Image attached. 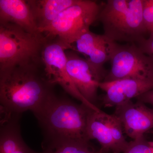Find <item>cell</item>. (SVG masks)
I'll list each match as a JSON object with an SVG mask.
<instances>
[{
	"label": "cell",
	"mask_w": 153,
	"mask_h": 153,
	"mask_svg": "<svg viewBox=\"0 0 153 153\" xmlns=\"http://www.w3.org/2000/svg\"><path fill=\"white\" fill-rule=\"evenodd\" d=\"M152 153H153V142H152Z\"/></svg>",
	"instance_id": "21"
},
{
	"label": "cell",
	"mask_w": 153,
	"mask_h": 153,
	"mask_svg": "<svg viewBox=\"0 0 153 153\" xmlns=\"http://www.w3.org/2000/svg\"><path fill=\"white\" fill-rule=\"evenodd\" d=\"M78 0H29L40 33Z\"/></svg>",
	"instance_id": "15"
},
{
	"label": "cell",
	"mask_w": 153,
	"mask_h": 153,
	"mask_svg": "<svg viewBox=\"0 0 153 153\" xmlns=\"http://www.w3.org/2000/svg\"><path fill=\"white\" fill-rule=\"evenodd\" d=\"M118 44L104 34L89 31L79 36L71 46V49L85 56V59L98 69L110 61Z\"/></svg>",
	"instance_id": "12"
},
{
	"label": "cell",
	"mask_w": 153,
	"mask_h": 153,
	"mask_svg": "<svg viewBox=\"0 0 153 153\" xmlns=\"http://www.w3.org/2000/svg\"><path fill=\"white\" fill-rule=\"evenodd\" d=\"M67 49L57 39L47 40L41 53V64L44 74L50 84L60 85L65 91L82 104L94 111L100 109L86 100L79 93L66 68Z\"/></svg>",
	"instance_id": "6"
},
{
	"label": "cell",
	"mask_w": 153,
	"mask_h": 153,
	"mask_svg": "<svg viewBox=\"0 0 153 153\" xmlns=\"http://www.w3.org/2000/svg\"><path fill=\"white\" fill-rule=\"evenodd\" d=\"M143 0H108L102 4L97 21L104 35L115 42L137 44L148 33L143 19Z\"/></svg>",
	"instance_id": "3"
},
{
	"label": "cell",
	"mask_w": 153,
	"mask_h": 153,
	"mask_svg": "<svg viewBox=\"0 0 153 153\" xmlns=\"http://www.w3.org/2000/svg\"><path fill=\"white\" fill-rule=\"evenodd\" d=\"M86 132L89 140H96L99 143L101 153H122L128 144L118 118L100 109H90Z\"/></svg>",
	"instance_id": "8"
},
{
	"label": "cell",
	"mask_w": 153,
	"mask_h": 153,
	"mask_svg": "<svg viewBox=\"0 0 153 153\" xmlns=\"http://www.w3.org/2000/svg\"><path fill=\"white\" fill-rule=\"evenodd\" d=\"M40 64L17 65L0 71L1 108L22 114L35 113L54 94L53 85L39 68Z\"/></svg>",
	"instance_id": "1"
},
{
	"label": "cell",
	"mask_w": 153,
	"mask_h": 153,
	"mask_svg": "<svg viewBox=\"0 0 153 153\" xmlns=\"http://www.w3.org/2000/svg\"><path fill=\"white\" fill-rule=\"evenodd\" d=\"M114 114L120 120L123 132L133 140L153 128V108L142 102L130 101L116 107Z\"/></svg>",
	"instance_id": "11"
},
{
	"label": "cell",
	"mask_w": 153,
	"mask_h": 153,
	"mask_svg": "<svg viewBox=\"0 0 153 153\" xmlns=\"http://www.w3.org/2000/svg\"><path fill=\"white\" fill-rule=\"evenodd\" d=\"M101 6L96 1L78 0L60 13L41 33L46 39H57L66 49H71L76 39L90 31L91 26L97 21Z\"/></svg>",
	"instance_id": "5"
},
{
	"label": "cell",
	"mask_w": 153,
	"mask_h": 153,
	"mask_svg": "<svg viewBox=\"0 0 153 153\" xmlns=\"http://www.w3.org/2000/svg\"><path fill=\"white\" fill-rule=\"evenodd\" d=\"M99 88L105 92L102 97L104 106L116 107L153 89V79L126 78L102 81Z\"/></svg>",
	"instance_id": "10"
},
{
	"label": "cell",
	"mask_w": 153,
	"mask_h": 153,
	"mask_svg": "<svg viewBox=\"0 0 153 153\" xmlns=\"http://www.w3.org/2000/svg\"><path fill=\"white\" fill-rule=\"evenodd\" d=\"M22 115L1 109L0 153H48L33 150L24 141L20 124Z\"/></svg>",
	"instance_id": "13"
},
{
	"label": "cell",
	"mask_w": 153,
	"mask_h": 153,
	"mask_svg": "<svg viewBox=\"0 0 153 153\" xmlns=\"http://www.w3.org/2000/svg\"><path fill=\"white\" fill-rule=\"evenodd\" d=\"M91 108L52 94L34 113L43 133V150L72 141L89 142L86 128Z\"/></svg>",
	"instance_id": "2"
},
{
	"label": "cell",
	"mask_w": 153,
	"mask_h": 153,
	"mask_svg": "<svg viewBox=\"0 0 153 153\" xmlns=\"http://www.w3.org/2000/svg\"><path fill=\"white\" fill-rule=\"evenodd\" d=\"M8 23L16 25L29 33H41L29 0H0V24Z\"/></svg>",
	"instance_id": "14"
},
{
	"label": "cell",
	"mask_w": 153,
	"mask_h": 153,
	"mask_svg": "<svg viewBox=\"0 0 153 153\" xmlns=\"http://www.w3.org/2000/svg\"><path fill=\"white\" fill-rule=\"evenodd\" d=\"M136 99L137 101L142 102L145 104L151 105L153 108V89L143 94Z\"/></svg>",
	"instance_id": "20"
},
{
	"label": "cell",
	"mask_w": 153,
	"mask_h": 153,
	"mask_svg": "<svg viewBox=\"0 0 153 153\" xmlns=\"http://www.w3.org/2000/svg\"><path fill=\"white\" fill-rule=\"evenodd\" d=\"M136 45L144 53L153 60V32L149 33V38H144Z\"/></svg>",
	"instance_id": "19"
},
{
	"label": "cell",
	"mask_w": 153,
	"mask_h": 153,
	"mask_svg": "<svg viewBox=\"0 0 153 153\" xmlns=\"http://www.w3.org/2000/svg\"><path fill=\"white\" fill-rule=\"evenodd\" d=\"M66 55L67 71L76 88L86 100L96 105L100 83L107 73L73 51L66 52Z\"/></svg>",
	"instance_id": "9"
},
{
	"label": "cell",
	"mask_w": 153,
	"mask_h": 153,
	"mask_svg": "<svg viewBox=\"0 0 153 153\" xmlns=\"http://www.w3.org/2000/svg\"><path fill=\"white\" fill-rule=\"evenodd\" d=\"M143 15L148 33L153 32V0H143Z\"/></svg>",
	"instance_id": "18"
},
{
	"label": "cell",
	"mask_w": 153,
	"mask_h": 153,
	"mask_svg": "<svg viewBox=\"0 0 153 153\" xmlns=\"http://www.w3.org/2000/svg\"><path fill=\"white\" fill-rule=\"evenodd\" d=\"M111 67L103 81L133 78L153 79V60L136 44H118L111 59Z\"/></svg>",
	"instance_id": "7"
},
{
	"label": "cell",
	"mask_w": 153,
	"mask_h": 153,
	"mask_svg": "<svg viewBox=\"0 0 153 153\" xmlns=\"http://www.w3.org/2000/svg\"><path fill=\"white\" fill-rule=\"evenodd\" d=\"M122 153H152V145L143 136L129 142Z\"/></svg>",
	"instance_id": "17"
},
{
	"label": "cell",
	"mask_w": 153,
	"mask_h": 153,
	"mask_svg": "<svg viewBox=\"0 0 153 153\" xmlns=\"http://www.w3.org/2000/svg\"><path fill=\"white\" fill-rule=\"evenodd\" d=\"M47 39L11 23L0 24V71L17 65L41 64Z\"/></svg>",
	"instance_id": "4"
},
{
	"label": "cell",
	"mask_w": 153,
	"mask_h": 153,
	"mask_svg": "<svg viewBox=\"0 0 153 153\" xmlns=\"http://www.w3.org/2000/svg\"><path fill=\"white\" fill-rule=\"evenodd\" d=\"M48 153H101L90 145L89 142L72 141L45 150Z\"/></svg>",
	"instance_id": "16"
}]
</instances>
